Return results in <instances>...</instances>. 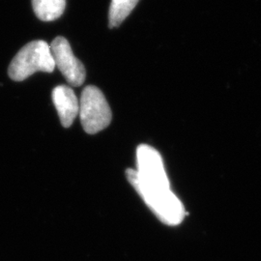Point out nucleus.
<instances>
[{
    "label": "nucleus",
    "mask_w": 261,
    "mask_h": 261,
    "mask_svg": "<svg viewBox=\"0 0 261 261\" xmlns=\"http://www.w3.org/2000/svg\"><path fill=\"white\" fill-rule=\"evenodd\" d=\"M50 50L57 67L72 86H81L86 77L84 64L74 56L72 47L64 37H56L50 44Z\"/></svg>",
    "instance_id": "4"
},
{
    "label": "nucleus",
    "mask_w": 261,
    "mask_h": 261,
    "mask_svg": "<svg viewBox=\"0 0 261 261\" xmlns=\"http://www.w3.org/2000/svg\"><path fill=\"white\" fill-rule=\"evenodd\" d=\"M140 0H112L110 7V28H117L129 16Z\"/></svg>",
    "instance_id": "7"
},
{
    "label": "nucleus",
    "mask_w": 261,
    "mask_h": 261,
    "mask_svg": "<svg viewBox=\"0 0 261 261\" xmlns=\"http://www.w3.org/2000/svg\"><path fill=\"white\" fill-rule=\"evenodd\" d=\"M32 7L38 19L51 21L62 16L66 0H32Z\"/></svg>",
    "instance_id": "6"
},
{
    "label": "nucleus",
    "mask_w": 261,
    "mask_h": 261,
    "mask_svg": "<svg viewBox=\"0 0 261 261\" xmlns=\"http://www.w3.org/2000/svg\"><path fill=\"white\" fill-rule=\"evenodd\" d=\"M138 193L162 223L168 225H178L182 223L186 215L185 209L171 190H140Z\"/></svg>",
    "instance_id": "3"
},
{
    "label": "nucleus",
    "mask_w": 261,
    "mask_h": 261,
    "mask_svg": "<svg viewBox=\"0 0 261 261\" xmlns=\"http://www.w3.org/2000/svg\"><path fill=\"white\" fill-rule=\"evenodd\" d=\"M79 112L84 130L89 135L106 129L112 122V110L109 103L103 92L93 85L84 88Z\"/></svg>",
    "instance_id": "2"
},
{
    "label": "nucleus",
    "mask_w": 261,
    "mask_h": 261,
    "mask_svg": "<svg viewBox=\"0 0 261 261\" xmlns=\"http://www.w3.org/2000/svg\"><path fill=\"white\" fill-rule=\"evenodd\" d=\"M53 101L64 128H69L80 112V103L74 90L66 85H59L53 91Z\"/></svg>",
    "instance_id": "5"
},
{
    "label": "nucleus",
    "mask_w": 261,
    "mask_h": 261,
    "mask_svg": "<svg viewBox=\"0 0 261 261\" xmlns=\"http://www.w3.org/2000/svg\"><path fill=\"white\" fill-rule=\"evenodd\" d=\"M56 68L50 46L45 41H32L13 58L8 74L15 82H22L36 72L51 73Z\"/></svg>",
    "instance_id": "1"
}]
</instances>
